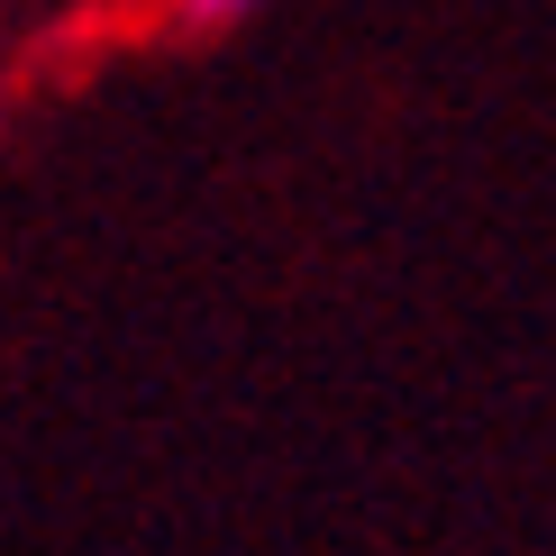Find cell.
Returning <instances> with one entry per match:
<instances>
[{
	"instance_id": "cell-1",
	"label": "cell",
	"mask_w": 556,
	"mask_h": 556,
	"mask_svg": "<svg viewBox=\"0 0 556 556\" xmlns=\"http://www.w3.org/2000/svg\"><path fill=\"white\" fill-rule=\"evenodd\" d=\"M247 10H265V0H192V28H228V18H247Z\"/></svg>"
}]
</instances>
